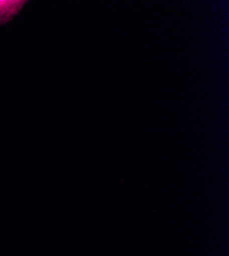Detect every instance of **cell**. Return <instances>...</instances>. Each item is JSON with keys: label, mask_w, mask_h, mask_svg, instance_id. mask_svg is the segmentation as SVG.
I'll return each mask as SVG.
<instances>
[{"label": "cell", "mask_w": 229, "mask_h": 256, "mask_svg": "<svg viewBox=\"0 0 229 256\" xmlns=\"http://www.w3.org/2000/svg\"><path fill=\"white\" fill-rule=\"evenodd\" d=\"M25 4V2H0V26L10 22Z\"/></svg>", "instance_id": "cell-1"}]
</instances>
